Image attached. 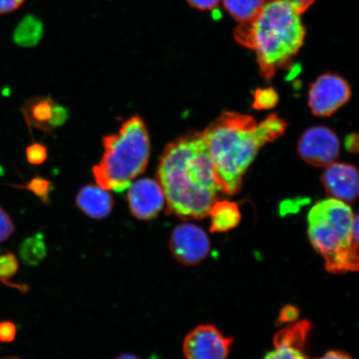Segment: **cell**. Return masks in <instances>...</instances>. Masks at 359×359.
<instances>
[{"label":"cell","mask_w":359,"mask_h":359,"mask_svg":"<svg viewBox=\"0 0 359 359\" xmlns=\"http://www.w3.org/2000/svg\"><path fill=\"white\" fill-rule=\"evenodd\" d=\"M287 124L276 114L257 123L252 116L226 111L203 133L210 158L224 193L240 191L246 170L268 142L280 137Z\"/></svg>","instance_id":"2"},{"label":"cell","mask_w":359,"mask_h":359,"mask_svg":"<svg viewBox=\"0 0 359 359\" xmlns=\"http://www.w3.org/2000/svg\"><path fill=\"white\" fill-rule=\"evenodd\" d=\"M102 144L104 152L93 168V177L103 189L123 192L149 161L151 138L144 120L132 116L118 133L103 137Z\"/></svg>","instance_id":"5"},{"label":"cell","mask_w":359,"mask_h":359,"mask_svg":"<svg viewBox=\"0 0 359 359\" xmlns=\"http://www.w3.org/2000/svg\"><path fill=\"white\" fill-rule=\"evenodd\" d=\"M221 0H187V2L196 10L206 11H213L218 6Z\"/></svg>","instance_id":"27"},{"label":"cell","mask_w":359,"mask_h":359,"mask_svg":"<svg viewBox=\"0 0 359 359\" xmlns=\"http://www.w3.org/2000/svg\"><path fill=\"white\" fill-rule=\"evenodd\" d=\"M327 194L331 198L353 202L358 194V174L354 165L333 163L327 165L321 177Z\"/></svg>","instance_id":"12"},{"label":"cell","mask_w":359,"mask_h":359,"mask_svg":"<svg viewBox=\"0 0 359 359\" xmlns=\"http://www.w3.org/2000/svg\"><path fill=\"white\" fill-rule=\"evenodd\" d=\"M114 359H142V358H138L136 355H133V354L123 353V354H121V355L116 357Z\"/></svg>","instance_id":"32"},{"label":"cell","mask_w":359,"mask_h":359,"mask_svg":"<svg viewBox=\"0 0 359 359\" xmlns=\"http://www.w3.org/2000/svg\"><path fill=\"white\" fill-rule=\"evenodd\" d=\"M16 335L17 327L13 322L0 321V343H11Z\"/></svg>","instance_id":"24"},{"label":"cell","mask_w":359,"mask_h":359,"mask_svg":"<svg viewBox=\"0 0 359 359\" xmlns=\"http://www.w3.org/2000/svg\"><path fill=\"white\" fill-rule=\"evenodd\" d=\"M210 231L224 233L236 228L241 222L239 206L235 202L217 201L210 209Z\"/></svg>","instance_id":"15"},{"label":"cell","mask_w":359,"mask_h":359,"mask_svg":"<svg viewBox=\"0 0 359 359\" xmlns=\"http://www.w3.org/2000/svg\"><path fill=\"white\" fill-rule=\"evenodd\" d=\"M76 205L88 217L102 219L109 217L114 210V199L100 186L88 184L81 188L76 196Z\"/></svg>","instance_id":"13"},{"label":"cell","mask_w":359,"mask_h":359,"mask_svg":"<svg viewBox=\"0 0 359 359\" xmlns=\"http://www.w3.org/2000/svg\"><path fill=\"white\" fill-rule=\"evenodd\" d=\"M56 102L49 97H34L27 100L21 107V112L29 128L45 133H52L53 110Z\"/></svg>","instance_id":"14"},{"label":"cell","mask_w":359,"mask_h":359,"mask_svg":"<svg viewBox=\"0 0 359 359\" xmlns=\"http://www.w3.org/2000/svg\"><path fill=\"white\" fill-rule=\"evenodd\" d=\"M15 232V224L11 215L0 206V244L6 242Z\"/></svg>","instance_id":"23"},{"label":"cell","mask_w":359,"mask_h":359,"mask_svg":"<svg viewBox=\"0 0 359 359\" xmlns=\"http://www.w3.org/2000/svg\"><path fill=\"white\" fill-rule=\"evenodd\" d=\"M316 359H353L347 353L338 351V350H332L327 352L320 358Z\"/></svg>","instance_id":"31"},{"label":"cell","mask_w":359,"mask_h":359,"mask_svg":"<svg viewBox=\"0 0 359 359\" xmlns=\"http://www.w3.org/2000/svg\"><path fill=\"white\" fill-rule=\"evenodd\" d=\"M2 359H20V358H16V357H7V358H4Z\"/></svg>","instance_id":"33"},{"label":"cell","mask_w":359,"mask_h":359,"mask_svg":"<svg viewBox=\"0 0 359 359\" xmlns=\"http://www.w3.org/2000/svg\"><path fill=\"white\" fill-rule=\"evenodd\" d=\"M305 35L302 15L289 0H266L252 21L234 31L236 41L255 53L260 74L267 80L289 67Z\"/></svg>","instance_id":"3"},{"label":"cell","mask_w":359,"mask_h":359,"mask_svg":"<svg viewBox=\"0 0 359 359\" xmlns=\"http://www.w3.org/2000/svg\"><path fill=\"white\" fill-rule=\"evenodd\" d=\"M351 88L346 80L335 74L320 76L309 88L308 103L312 114L330 116L348 102Z\"/></svg>","instance_id":"6"},{"label":"cell","mask_w":359,"mask_h":359,"mask_svg":"<svg viewBox=\"0 0 359 359\" xmlns=\"http://www.w3.org/2000/svg\"><path fill=\"white\" fill-rule=\"evenodd\" d=\"M19 259L15 254L11 252V251L0 254V282L4 285L25 292L27 290L26 285H18L11 282L13 278L19 271Z\"/></svg>","instance_id":"19"},{"label":"cell","mask_w":359,"mask_h":359,"mask_svg":"<svg viewBox=\"0 0 359 359\" xmlns=\"http://www.w3.org/2000/svg\"><path fill=\"white\" fill-rule=\"evenodd\" d=\"M168 202V214L203 219L223 188L203 133L182 135L165 147L156 172Z\"/></svg>","instance_id":"1"},{"label":"cell","mask_w":359,"mask_h":359,"mask_svg":"<svg viewBox=\"0 0 359 359\" xmlns=\"http://www.w3.org/2000/svg\"><path fill=\"white\" fill-rule=\"evenodd\" d=\"M299 311L297 307L293 305H287L281 309L279 318H278V325L292 324L298 320Z\"/></svg>","instance_id":"25"},{"label":"cell","mask_w":359,"mask_h":359,"mask_svg":"<svg viewBox=\"0 0 359 359\" xmlns=\"http://www.w3.org/2000/svg\"><path fill=\"white\" fill-rule=\"evenodd\" d=\"M233 339L224 336L213 325L196 327L183 342V353L187 359H227Z\"/></svg>","instance_id":"9"},{"label":"cell","mask_w":359,"mask_h":359,"mask_svg":"<svg viewBox=\"0 0 359 359\" xmlns=\"http://www.w3.org/2000/svg\"><path fill=\"white\" fill-rule=\"evenodd\" d=\"M289 1L293 4L299 15H303L313 6L316 0H289Z\"/></svg>","instance_id":"30"},{"label":"cell","mask_w":359,"mask_h":359,"mask_svg":"<svg viewBox=\"0 0 359 359\" xmlns=\"http://www.w3.org/2000/svg\"><path fill=\"white\" fill-rule=\"evenodd\" d=\"M345 147L346 149L351 152V154H356L358 151V135L357 133L349 134L345 138Z\"/></svg>","instance_id":"29"},{"label":"cell","mask_w":359,"mask_h":359,"mask_svg":"<svg viewBox=\"0 0 359 359\" xmlns=\"http://www.w3.org/2000/svg\"><path fill=\"white\" fill-rule=\"evenodd\" d=\"M20 257L29 266H37L47 255V247L40 237H31L22 242Z\"/></svg>","instance_id":"18"},{"label":"cell","mask_w":359,"mask_h":359,"mask_svg":"<svg viewBox=\"0 0 359 359\" xmlns=\"http://www.w3.org/2000/svg\"><path fill=\"white\" fill-rule=\"evenodd\" d=\"M130 212L139 221H151L163 210L165 197L163 187L156 180L143 178L128 187Z\"/></svg>","instance_id":"10"},{"label":"cell","mask_w":359,"mask_h":359,"mask_svg":"<svg viewBox=\"0 0 359 359\" xmlns=\"http://www.w3.org/2000/svg\"><path fill=\"white\" fill-rule=\"evenodd\" d=\"M169 247L179 263L194 266L208 257L210 245L208 236L201 228L191 223H183L174 229Z\"/></svg>","instance_id":"7"},{"label":"cell","mask_w":359,"mask_h":359,"mask_svg":"<svg viewBox=\"0 0 359 359\" xmlns=\"http://www.w3.org/2000/svg\"><path fill=\"white\" fill-rule=\"evenodd\" d=\"M279 102V96L272 88L257 89L254 93V109L258 110L271 109Z\"/></svg>","instance_id":"21"},{"label":"cell","mask_w":359,"mask_h":359,"mask_svg":"<svg viewBox=\"0 0 359 359\" xmlns=\"http://www.w3.org/2000/svg\"><path fill=\"white\" fill-rule=\"evenodd\" d=\"M43 24L39 18L29 15L22 19L13 33V40L22 48H33L42 39Z\"/></svg>","instance_id":"16"},{"label":"cell","mask_w":359,"mask_h":359,"mask_svg":"<svg viewBox=\"0 0 359 359\" xmlns=\"http://www.w3.org/2000/svg\"><path fill=\"white\" fill-rule=\"evenodd\" d=\"M11 187L34 193L36 196H38L39 198L46 205L50 201V193L53 189L51 182L39 176L31 179L30 181L25 184V185H11Z\"/></svg>","instance_id":"20"},{"label":"cell","mask_w":359,"mask_h":359,"mask_svg":"<svg viewBox=\"0 0 359 359\" xmlns=\"http://www.w3.org/2000/svg\"><path fill=\"white\" fill-rule=\"evenodd\" d=\"M298 151L309 165L316 168L327 167L338 158L340 142L330 128L317 126L307 129L300 137Z\"/></svg>","instance_id":"8"},{"label":"cell","mask_w":359,"mask_h":359,"mask_svg":"<svg viewBox=\"0 0 359 359\" xmlns=\"http://www.w3.org/2000/svg\"><path fill=\"white\" fill-rule=\"evenodd\" d=\"M308 236L327 271H358V215L346 202L330 198L314 204L308 215Z\"/></svg>","instance_id":"4"},{"label":"cell","mask_w":359,"mask_h":359,"mask_svg":"<svg viewBox=\"0 0 359 359\" xmlns=\"http://www.w3.org/2000/svg\"><path fill=\"white\" fill-rule=\"evenodd\" d=\"M67 118H69V111L66 107L56 103L55 110H53V128L56 129L64 125Z\"/></svg>","instance_id":"26"},{"label":"cell","mask_w":359,"mask_h":359,"mask_svg":"<svg viewBox=\"0 0 359 359\" xmlns=\"http://www.w3.org/2000/svg\"><path fill=\"white\" fill-rule=\"evenodd\" d=\"M266 2V0H223V6L229 15L241 25L252 21Z\"/></svg>","instance_id":"17"},{"label":"cell","mask_w":359,"mask_h":359,"mask_svg":"<svg viewBox=\"0 0 359 359\" xmlns=\"http://www.w3.org/2000/svg\"><path fill=\"white\" fill-rule=\"evenodd\" d=\"M311 324L307 320L293 323L273 337V349L263 359H309L305 347Z\"/></svg>","instance_id":"11"},{"label":"cell","mask_w":359,"mask_h":359,"mask_svg":"<svg viewBox=\"0 0 359 359\" xmlns=\"http://www.w3.org/2000/svg\"><path fill=\"white\" fill-rule=\"evenodd\" d=\"M25 2V0H0V15L15 12Z\"/></svg>","instance_id":"28"},{"label":"cell","mask_w":359,"mask_h":359,"mask_svg":"<svg viewBox=\"0 0 359 359\" xmlns=\"http://www.w3.org/2000/svg\"><path fill=\"white\" fill-rule=\"evenodd\" d=\"M26 157L32 165L43 164L48 158V149L42 143L34 142L26 148Z\"/></svg>","instance_id":"22"}]
</instances>
